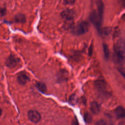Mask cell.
I'll return each instance as SVG.
<instances>
[{
	"mask_svg": "<svg viewBox=\"0 0 125 125\" xmlns=\"http://www.w3.org/2000/svg\"><path fill=\"white\" fill-rule=\"evenodd\" d=\"M77 102V98L75 94H72L69 98V103L72 105H75Z\"/></svg>",
	"mask_w": 125,
	"mask_h": 125,
	"instance_id": "14",
	"label": "cell"
},
{
	"mask_svg": "<svg viewBox=\"0 0 125 125\" xmlns=\"http://www.w3.org/2000/svg\"><path fill=\"white\" fill-rule=\"evenodd\" d=\"M61 15L62 18L66 21H71L74 18V11L71 9H67L62 11Z\"/></svg>",
	"mask_w": 125,
	"mask_h": 125,
	"instance_id": "5",
	"label": "cell"
},
{
	"mask_svg": "<svg viewBox=\"0 0 125 125\" xmlns=\"http://www.w3.org/2000/svg\"><path fill=\"white\" fill-rule=\"evenodd\" d=\"M15 21L17 22L24 23L26 21V18L24 15L22 14H19L15 16Z\"/></svg>",
	"mask_w": 125,
	"mask_h": 125,
	"instance_id": "10",
	"label": "cell"
},
{
	"mask_svg": "<svg viewBox=\"0 0 125 125\" xmlns=\"http://www.w3.org/2000/svg\"><path fill=\"white\" fill-rule=\"evenodd\" d=\"M115 113L118 118L122 119L124 118L125 117V109L124 107L121 106H118L115 110Z\"/></svg>",
	"mask_w": 125,
	"mask_h": 125,
	"instance_id": "9",
	"label": "cell"
},
{
	"mask_svg": "<svg viewBox=\"0 0 125 125\" xmlns=\"http://www.w3.org/2000/svg\"><path fill=\"white\" fill-rule=\"evenodd\" d=\"M88 24L85 21H82L78 23L72 29V32L77 35H82L88 30Z\"/></svg>",
	"mask_w": 125,
	"mask_h": 125,
	"instance_id": "2",
	"label": "cell"
},
{
	"mask_svg": "<svg viewBox=\"0 0 125 125\" xmlns=\"http://www.w3.org/2000/svg\"><path fill=\"white\" fill-rule=\"evenodd\" d=\"M90 110L95 114H98L100 110V106L96 102H92L90 104Z\"/></svg>",
	"mask_w": 125,
	"mask_h": 125,
	"instance_id": "8",
	"label": "cell"
},
{
	"mask_svg": "<svg viewBox=\"0 0 125 125\" xmlns=\"http://www.w3.org/2000/svg\"><path fill=\"white\" fill-rule=\"evenodd\" d=\"M94 86L97 90L99 92H104L106 88L105 82L104 80H97L94 82Z\"/></svg>",
	"mask_w": 125,
	"mask_h": 125,
	"instance_id": "6",
	"label": "cell"
},
{
	"mask_svg": "<svg viewBox=\"0 0 125 125\" xmlns=\"http://www.w3.org/2000/svg\"><path fill=\"white\" fill-rule=\"evenodd\" d=\"M103 49H104V57L106 59H108L109 57V51L108 46H107L106 44H103Z\"/></svg>",
	"mask_w": 125,
	"mask_h": 125,
	"instance_id": "15",
	"label": "cell"
},
{
	"mask_svg": "<svg viewBox=\"0 0 125 125\" xmlns=\"http://www.w3.org/2000/svg\"><path fill=\"white\" fill-rule=\"evenodd\" d=\"M68 77V73L64 70H62L61 71L59 72L58 73V78L59 80L63 81L66 80L67 77Z\"/></svg>",
	"mask_w": 125,
	"mask_h": 125,
	"instance_id": "11",
	"label": "cell"
},
{
	"mask_svg": "<svg viewBox=\"0 0 125 125\" xmlns=\"http://www.w3.org/2000/svg\"><path fill=\"white\" fill-rule=\"evenodd\" d=\"M36 87L42 93H44L46 91V86L44 83L41 82H38L36 83Z\"/></svg>",
	"mask_w": 125,
	"mask_h": 125,
	"instance_id": "12",
	"label": "cell"
},
{
	"mask_svg": "<svg viewBox=\"0 0 125 125\" xmlns=\"http://www.w3.org/2000/svg\"><path fill=\"white\" fill-rule=\"evenodd\" d=\"M114 61L116 63L122 64L124 62L125 56V45L123 40H118L114 46Z\"/></svg>",
	"mask_w": 125,
	"mask_h": 125,
	"instance_id": "1",
	"label": "cell"
},
{
	"mask_svg": "<svg viewBox=\"0 0 125 125\" xmlns=\"http://www.w3.org/2000/svg\"><path fill=\"white\" fill-rule=\"evenodd\" d=\"M6 14V10L5 8L0 7V17L3 16Z\"/></svg>",
	"mask_w": 125,
	"mask_h": 125,
	"instance_id": "17",
	"label": "cell"
},
{
	"mask_svg": "<svg viewBox=\"0 0 125 125\" xmlns=\"http://www.w3.org/2000/svg\"><path fill=\"white\" fill-rule=\"evenodd\" d=\"M83 118H84V121L87 124L90 123L92 121V116H91V115L88 112L85 113V114H84Z\"/></svg>",
	"mask_w": 125,
	"mask_h": 125,
	"instance_id": "13",
	"label": "cell"
},
{
	"mask_svg": "<svg viewBox=\"0 0 125 125\" xmlns=\"http://www.w3.org/2000/svg\"><path fill=\"white\" fill-rule=\"evenodd\" d=\"M73 124V125H78V121H77V120H76V119H75L74 120Z\"/></svg>",
	"mask_w": 125,
	"mask_h": 125,
	"instance_id": "20",
	"label": "cell"
},
{
	"mask_svg": "<svg viewBox=\"0 0 125 125\" xmlns=\"http://www.w3.org/2000/svg\"><path fill=\"white\" fill-rule=\"evenodd\" d=\"M28 117L29 120L33 123H37L39 122L41 118L40 114L35 110H30L28 112Z\"/></svg>",
	"mask_w": 125,
	"mask_h": 125,
	"instance_id": "4",
	"label": "cell"
},
{
	"mask_svg": "<svg viewBox=\"0 0 125 125\" xmlns=\"http://www.w3.org/2000/svg\"><path fill=\"white\" fill-rule=\"evenodd\" d=\"M95 125H106V123L103 120H100L97 121Z\"/></svg>",
	"mask_w": 125,
	"mask_h": 125,
	"instance_id": "18",
	"label": "cell"
},
{
	"mask_svg": "<svg viewBox=\"0 0 125 125\" xmlns=\"http://www.w3.org/2000/svg\"><path fill=\"white\" fill-rule=\"evenodd\" d=\"M20 62V60L13 55H10L6 60V65L10 67L13 68L17 66Z\"/></svg>",
	"mask_w": 125,
	"mask_h": 125,
	"instance_id": "3",
	"label": "cell"
},
{
	"mask_svg": "<svg viewBox=\"0 0 125 125\" xmlns=\"http://www.w3.org/2000/svg\"><path fill=\"white\" fill-rule=\"evenodd\" d=\"M28 81V76L23 73H21L17 77V81L19 84L24 85Z\"/></svg>",
	"mask_w": 125,
	"mask_h": 125,
	"instance_id": "7",
	"label": "cell"
},
{
	"mask_svg": "<svg viewBox=\"0 0 125 125\" xmlns=\"http://www.w3.org/2000/svg\"><path fill=\"white\" fill-rule=\"evenodd\" d=\"M1 109L0 108V115H1Z\"/></svg>",
	"mask_w": 125,
	"mask_h": 125,
	"instance_id": "21",
	"label": "cell"
},
{
	"mask_svg": "<svg viewBox=\"0 0 125 125\" xmlns=\"http://www.w3.org/2000/svg\"><path fill=\"white\" fill-rule=\"evenodd\" d=\"M92 53V45H91L90 46V47L89 48V55L91 56Z\"/></svg>",
	"mask_w": 125,
	"mask_h": 125,
	"instance_id": "19",
	"label": "cell"
},
{
	"mask_svg": "<svg viewBox=\"0 0 125 125\" xmlns=\"http://www.w3.org/2000/svg\"><path fill=\"white\" fill-rule=\"evenodd\" d=\"M75 0H64V3L65 4H73L74 3Z\"/></svg>",
	"mask_w": 125,
	"mask_h": 125,
	"instance_id": "16",
	"label": "cell"
}]
</instances>
